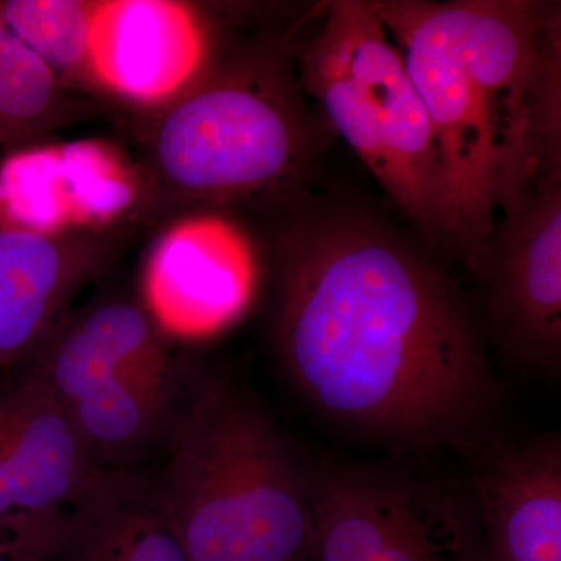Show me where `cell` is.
I'll use <instances>...</instances> for the list:
<instances>
[{"label": "cell", "mask_w": 561, "mask_h": 561, "mask_svg": "<svg viewBox=\"0 0 561 561\" xmlns=\"http://www.w3.org/2000/svg\"><path fill=\"white\" fill-rule=\"evenodd\" d=\"M139 158L110 140H39L0 160V227L32 234H95L150 221Z\"/></svg>", "instance_id": "obj_8"}, {"label": "cell", "mask_w": 561, "mask_h": 561, "mask_svg": "<svg viewBox=\"0 0 561 561\" xmlns=\"http://www.w3.org/2000/svg\"><path fill=\"white\" fill-rule=\"evenodd\" d=\"M98 470L49 387L24 364L0 373V513L16 523L20 561L54 559Z\"/></svg>", "instance_id": "obj_9"}, {"label": "cell", "mask_w": 561, "mask_h": 561, "mask_svg": "<svg viewBox=\"0 0 561 561\" xmlns=\"http://www.w3.org/2000/svg\"><path fill=\"white\" fill-rule=\"evenodd\" d=\"M249 7L186 0H94L90 68L95 101L135 117L171 105L216 65Z\"/></svg>", "instance_id": "obj_6"}, {"label": "cell", "mask_w": 561, "mask_h": 561, "mask_svg": "<svg viewBox=\"0 0 561 561\" xmlns=\"http://www.w3.org/2000/svg\"><path fill=\"white\" fill-rule=\"evenodd\" d=\"M295 31L238 33L186 94L135 117L150 221L286 194L305 173L316 130L295 66Z\"/></svg>", "instance_id": "obj_3"}, {"label": "cell", "mask_w": 561, "mask_h": 561, "mask_svg": "<svg viewBox=\"0 0 561 561\" xmlns=\"http://www.w3.org/2000/svg\"><path fill=\"white\" fill-rule=\"evenodd\" d=\"M317 561H482L481 531L448 491L386 472L308 476Z\"/></svg>", "instance_id": "obj_7"}, {"label": "cell", "mask_w": 561, "mask_h": 561, "mask_svg": "<svg viewBox=\"0 0 561 561\" xmlns=\"http://www.w3.org/2000/svg\"><path fill=\"white\" fill-rule=\"evenodd\" d=\"M478 272L491 321L513 357L556 373L561 359V173L535 181L502 213Z\"/></svg>", "instance_id": "obj_11"}, {"label": "cell", "mask_w": 561, "mask_h": 561, "mask_svg": "<svg viewBox=\"0 0 561 561\" xmlns=\"http://www.w3.org/2000/svg\"><path fill=\"white\" fill-rule=\"evenodd\" d=\"M138 230L47 238L0 227V373L38 348L73 298L116 264Z\"/></svg>", "instance_id": "obj_12"}, {"label": "cell", "mask_w": 561, "mask_h": 561, "mask_svg": "<svg viewBox=\"0 0 561 561\" xmlns=\"http://www.w3.org/2000/svg\"><path fill=\"white\" fill-rule=\"evenodd\" d=\"M276 256V346L319 411L416 448L470 437L494 386L451 279L353 209L297 217Z\"/></svg>", "instance_id": "obj_1"}, {"label": "cell", "mask_w": 561, "mask_h": 561, "mask_svg": "<svg viewBox=\"0 0 561 561\" xmlns=\"http://www.w3.org/2000/svg\"><path fill=\"white\" fill-rule=\"evenodd\" d=\"M0 561H20L16 545L3 535H0Z\"/></svg>", "instance_id": "obj_19"}, {"label": "cell", "mask_w": 561, "mask_h": 561, "mask_svg": "<svg viewBox=\"0 0 561 561\" xmlns=\"http://www.w3.org/2000/svg\"><path fill=\"white\" fill-rule=\"evenodd\" d=\"M305 94L431 241L446 242L434 131L401 51L371 2L334 0L295 47Z\"/></svg>", "instance_id": "obj_5"}, {"label": "cell", "mask_w": 561, "mask_h": 561, "mask_svg": "<svg viewBox=\"0 0 561 561\" xmlns=\"http://www.w3.org/2000/svg\"><path fill=\"white\" fill-rule=\"evenodd\" d=\"M482 561H561L560 435L497 454L478 482Z\"/></svg>", "instance_id": "obj_14"}, {"label": "cell", "mask_w": 561, "mask_h": 561, "mask_svg": "<svg viewBox=\"0 0 561 561\" xmlns=\"http://www.w3.org/2000/svg\"><path fill=\"white\" fill-rule=\"evenodd\" d=\"M157 481L187 561H311L309 478L271 420L230 382L183 389Z\"/></svg>", "instance_id": "obj_4"}, {"label": "cell", "mask_w": 561, "mask_h": 561, "mask_svg": "<svg viewBox=\"0 0 561 561\" xmlns=\"http://www.w3.org/2000/svg\"><path fill=\"white\" fill-rule=\"evenodd\" d=\"M94 0H0V16L62 87L95 101L90 68Z\"/></svg>", "instance_id": "obj_18"}, {"label": "cell", "mask_w": 561, "mask_h": 561, "mask_svg": "<svg viewBox=\"0 0 561 561\" xmlns=\"http://www.w3.org/2000/svg\"><path fill=\"white\" fill-rule=\"evenodd\" d=\"M60 561H187L157 482L99 468L69 508Z\"/></svg>", "instance_id": "obj_15"}, {"label": "cell", "mask_w": 561, "mask_h": 561, "mask_svg": "<svg viewBox=\"0 0 561 561\" xmlns=\"http://www.w3.org/2000/svg\"><path fill=\"white\" fill-rule=\"evenodd\" d=\"M430 116L446 242L478 272L497 213L538 180L530 98L545 2L373 0Z\"/></svg>", "instance_id": "obj_2"}, {"label": "cell", "mask_w": 561, "mask_h": 561, "mask_svg": "<svg viewBox=\"0 0 561 561\" xmlns=\"http://www.w3.org/2000/svg\"><path fill=\"white\" fill-rule=\"evenodd\" d=\"M183 375L119 376L65 405L92 463L125 470L164 442L183 391Z\"/></svg>", "instance_id": "obj_16"}, {"label": "cell", "mask_w": 561, "mask_h": 561, "mask_svg": "<svg viewBox=\"0 0 561 561\" xmlns=\"http://www.w3.org/2000/svg\"><path fill=\"white\" fill-rule=\"evenodd\" d=\"M22 364L62 405L119 376L183 373L169 339L138 298L124 295L70 309Z\"/></svg>", "instance_id": "obj_13"}, {"label": "cell", "mask_w": 561, "mask_h": 561, "mask_svg": "<svg viewBox=\"0 0 561 561\" xmlns=\"http://www.w3.org/2000/svg\"><path fill=\"white\" fill-rule=\"evenodd\" d=\"M260 279V251L238 220L224 210H190L154 234L138 300L169 341H206L245 316Z\"/></svg>", "instance_id": "obj_10"}, {"label": "cell", "mask_w": 561, "mask_h": 561, "mask_svg": "<svg viewBox=\"0 0 561 561\" xmlns=\"http://www.w3.org/2000/svg\"><path fill=\"white\" fill-rule=\"evenodd\" d=\"M92 106L62 87L0 16V147L13 150L49 139L90 117Z\"/></svg>", "instance_id": "obj_17"}]
</instances>
